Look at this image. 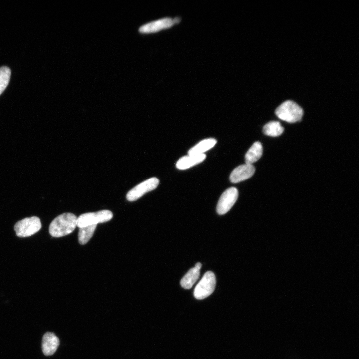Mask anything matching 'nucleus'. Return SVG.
<instances>
[{"instance_id":"obj_1","label":"nucleus","mask_w":359,"mask_h":359,"mask_svg":"<svg viewBox=\"0 0 359 359\" xmlns=\"http://www.w3.org/2000/svg\"><path fill=\"white\" fill-rule=\"evenodd\" d=\"M77 224V218L72 213H62L51 222L49 232L52 237H61L71 233Z\"/></svg>"},{"instance_id":"obj_2","label":"nucleus","mask_w":359,"mask_h":359,"mask_svg":"<svg viewBox=\"0 0 359 359\" xmlns=\"http://www.w3.org/2000/svg\"><path fill=\"white\" fill-rule=\"evenodd\" d=\"M275 114L279 119L283 121L295 123L302 119L303 110L296 103L287 100L277 108Z\"/></svg>"},{"instance_id":"obj_3","label":"nucleus","mask_w":359,"mask_h":359,"mask_svg":"<svg viewBox=\"0 0 359 359\" xmlns=\"http://www.w3.org/2000/svg\"><path fill=\"white\" fill-rule=\"evenodd\" d=\"M41 228L40 219L35 216L24 218L14 225L16 235L19 237L30 236L37 233Z\"/></svg>"},{"instance_id":"obj_4","label":"nucleus","mask_w":359,"mask_h":359,"mask_svg":"<svg viewBox=\"0 0 359 359\" xmlns=\"http://www.w3.org/2000/svg\"><path fill=\"white\" fill-rule=\"evenodd\" d=\"M113 217L112 212L108 210H102L96 212H88L80 215L77 218V226L79 228L110 221Z\"/></svg>"},{"instance_id":"obj_5","label":"nucleus","mask_w":359,"mask_h":359,"mask_svg":"<svg viewBox=\"0 0 359 359\" xmlns=\"http://www.w3.org/2000/svg\"><path fill=\"white\" fill-rule=\"evenodd\" d=\"M216 278L213 272H206L196 285L194 290V296L199 300L203 299L210 295L214 291Z\"/></svg>"},{"instance_id":"obj_6","label":"nucleus","mask_w":359,"mask_h":359,"mask_svg":"<svg viewBox=\"0 0 359 359\" xmlns=\"http://www.w3.org/2000/svg\"><path fill=\"white\" fill-rule=\"evenodd\" d=\"M159 183V180L157 178H150L130 190L126 198L129 201H136L146 193L156 189Z\"/></svg>"},{"instance_id":"obj_7","label":"nucleus","mask_w":359,"mask_h":359,"mask_svg":"<svg viewBox=\"0 0 359 359\" xmlns=\"http://www.w3.org/2000/svg\"><path fill=\"white\" fill-rule=\"evenodd\" d=\"M180 21V18H171L166 17L151 21L141 26L139 31L142 33H152L158 32L163 29L169 28L174 24L179 23Z\"/></svg>"},{"instance_id":"obj_8","label":"nucleus","mask_w":359,"mask_h":359,"mask_svg":"<svg viewBox=\"0 0 359 359\" xmlns=\"http://www.w3.org/2000/svg\"><path fill=\"white\" fill-rule=\"evenodd\" d=\"M238 197V192L235 187L227 189L221 195L216 207L219 215L226 213L233 206Z\"/></svg>"},{"instance_id":"obj_9","label":"nucleus","mask_w":359,"mask_h":359,"mask_svg":"<svg viewBox=\"0 0 359 359\" xmlns=\"http://www.w3.org/2000/svg\"><path fill=\"white\" fill-rule=\"evenodd\" d=\"M255 171L252 164H245L235 168L230 174L229 180L231 182L237 183L251 178Z\"/></svg>"},{"instance_id":"obj_10","label":"nucleus","mask_w":359,"mask_h":359,"mask_svg":"<svg viewBox=\"0 0 359 359\" xmlns=\"http://www.w3.org/2000/svg\"><path fill=\"white\" fill-rule=\"evenodd\" d=\"M60 341L56 335L52 333L46 332L43 336L42 340V350L45 356L53 355L57 350Z\"/></svg>"},{"instance_id":"obj_11","label":"nucleus","mask_w":359,"mask_h":359,"mask_svg":"<svg viewBox=\"0 0 359 359\" xmlns=\"http://www.w3.org/2000/svg\"><path fill=\"white\" fill-rule=\"evenodd\" d=\"M201 266V263L197 262L195 266L191 268L183 276L180 281V284L183 288L189 289L192 287L199 277Z\"/></svg>"},{"instance_id":"obj_12","label":"nucleus","mask_w":359,"mask_h":359,"mask_svg":"<svg viewBox=\"0 0 359 359\" xmlns=\"http://www.w3.org/2000/svg\"><path fill=\"white\" fill-rule=\"evenodd\" d=\"M206 158L205 154L184 156L178 160L176 166L180 170H185L203 162Z\"/></svg>"},{"instance_id":"obj_13","label":"nucleus","mask_w":359,"mask_h":359,"mask_svg":"<svg viewBox=\"0 0 359 359\" xmlns=\"http://www.w3.org/2000/svg\"><path fill=\"white\" fill-rule=\"evenodd\" d=\"M217 141L214 138H208L199 142L192 147L188 152L189 155H195L204 154V152L213 147Z\"/></svg>"},{"instance_id":"obj_14","label":"nucleus","mask_w":359,"mask_h":359,"mask_svg":"<svg viewBox=\"0 0 359 359\" xmlns=\"http://www.w3.org/2000/svg\"><path fill=\"white\" fill-rule=\"evenodd\" d=\"M263 148L261 143L256 142L253 144L245 156L246 164H252L262 156Z\"/></svg>"},{"instance_id":"obj_15","label":"nucleus","mask_w":359,"mask_h":359,"mask_svg":"<svg viewBox=\"0 0 359 359\" xmlns=\"http://www.w3.org/2000/svg\"><path fill=\"white\" fill-rule=\"evenodd\" d=\"M284 131V128L278 121H271L266 123L263 127V132L264 134L277 137L281 135Z\"/></svg>"},{"instance_id":"obj_16","label":"nucleus","mask_w":359,"mask_h":359,"mask_svg":"<svg viewBox=\"0 0 359 359\" xmlns=\"http://www.w3.org/2000/svg\"><path fill=\"white\" fill-rule=\"evenodd\" d=\"M97 225H92L79 228L78 232V241L80 244H86L92 237Z\"/></svg>"},{"instance_id":"obj_17","label":"nucleus","mask_w":359,"mask_h":359,"mask_svg":"<svg viewBox=\"0 0 359 359\" xmlns=\"http://www.w3.org/2000/svg\"><path fill=\"white\" fill-rule=\"evenodd\" d=\"M11 76L10 69L6 66L0 68V95L7 86Z\"/></svg>"}]
</instances>
